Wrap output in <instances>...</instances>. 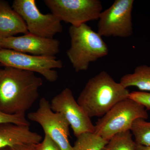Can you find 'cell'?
<instances>
[{"label":"cell","mask_w":150,"mask_h":150,"mask_svg":"<svg viewBox=\"0 0 150 150\" xmlns=\"http://www.w3.org/2000/svg\"><path fill=\"white\" fill-rule=\"evenodd\" d=\"M149 116L143 105L128 98L115 104L96 121L94 133L108 141L116 134L131 131L137 119L146 120Z\"/></svg>","instance_id":"cell-4"},{"label":"cell","mask_w":150,"mask_h":150,"mask_svg":"<svg viewBox=\"0 0 150 150\" xmlns=\"http://www.w3.org/2000/svg\"><path fill=\"white\" fill-rule=\"evenodd\" d=\"M0 150H9L8 148H2L0 149Z\"/></svg>","instance_id":"cell-23"},{"label":"cell","mask_w":150,"mask_h":150,"mask_svg":"<svg viewBox=\"0 0 150 150\" xmlns=\"http://www.w3.org/2000/svg\"><path fill=\"white\" fill-rule=\"evenodd\" d=\"M137 150H150V146H144L137 144Z\"/></svg>","instance_id":"cell-22"},{"label":"cell","mask_w":150,"mask_h":150,"mask_svg":"<svg viewBox=\"0 0 150 150\" xmlns=\"http://www.w3.org/2000/svg\"><path fill=\"white\" fill-rule=\"evenodd\" d=\"M71 47L67 56L76 71H86L90 64L107 56L108 48L98 32L84 23L69 28Z\"/></svg>","instance_id":"cell-3"},{"label":"cell","mask_w":150,"mask_h":150,"mask_svg":"<svg viewBox=\"0 0 150 150\" xmlns=\"http://www.w3.org/2000/svg\"><path fill=\"white\" fill-rule=\"evenodd\" d=\"M134 0H115L100 13L98 33L105 37H130L133 33L132 12Z\"/></svg>","instance_id":"cell-8"},{"label":"cell","mask_w":150,"mask_h":150,"mask_svg":"<svg viewBox=\"0 0 150 150\" xmlns=\"http://www.w3.org/2000/svg\"><path fill=\"white\" fill-rule=\"evenodd\" d=\"M120 83L126 88L134 86L141 91H150V67L146 65L138 66L134 73L123 75Z\"/></svg>","instance_id":"cell-14"},{"label":"cell","mask_w":150,"mask_h":150,"mask_svg":"<svg viewBox=\"0 0 150 150\" xmlns=\"http://www.w3.org/2000/svg\"><path fill=\"white\" fill-rule=\"evenodd\" d=\"M1 68H0V72H1Z\"/></svg>","instance_id":"cell-25"},{"label":"cell","mask_w":150,"mask_h":150,"mask_svg":"<svg viewBox=\"0 0 150 150\" xmlns=\"http://www.w3.org/2000/svg\"><path fill=\"white\" fill-rule=\"evenodd\" d=\"M50 105L53 111L64 116L76 137L84 133L94 132L91 118L76 100L71 89H64L52 98Z\"/></svg>","instance_id":"cell-10"},{"label":"cell","mask_w":150,"mask_h":150,"mask_svg":"<svg viewBox=\"0 0 150 150\" xmlns=\"http://www.w3.org/2000/svg\"><path fill=\"white\" fill-rule=\"evenodd\" d=\"M40 143L18 145L8 149L9 150H40Z\"/></svg>","instance_id":"cell-21"},{"label":"cell","mask_w":150,"mask_h":150,"mask_svg":"<svg viewBox=\"0 0 150 150\" xmlns=\"http://www.w3.org/2000/svg\"><path fill=\"white\" fill-rule=\"evenodd\" d=\"M2 38L0 37V43H1V40ZM0 49H1V46H0Z\"/></svg>","instance_id":"cell-24"},{"label":"cell","mask_w":150,"mask_h":150,"mask_svg":"<svg viewBox=\"0 0 150 150\" xmlns=\"http://www.w3.org/2000/svg\"><path fill=\"white\" fill-rule=\"evenodd\" d=\"M28 33L21 17L7 2L0 0V37L5 38Z\"/></svg>","instance_id":"cell-13"},{"label":"cell","mask_w":150,"mask_h":150,"mask_svg":"<svg viewBox=\"0 0 150 150\" xmlns=\"http://www.w3.org/2000/svg\"><path fill=\"white\" fill-rule=\"evenodd\" d=\"M128 98L142 105L147 110H150V92L132 91L130 92Z\"/></svg>","instance_id":"cell-19"},{"label":"cell","mask_w":150,"mask_h":150,"mask_svg":"<svg viewBox=\"0 0 150 150\" xmlns=\"http://www.w3.org/2000/svg\"><path fill=\"white\" fill-rule=\"evenodd\" d=\"M40 150H61L48 135L45 134L43 142L40 143Z\"/></svg>","instance_id":"cell-20"},{"label":"cell","mask_w":150,"mask_h":150,"mask_svg":"<svg viewBox=\"0 0 150 150\" xmlns=\"http://www.w3.org/2000/svg\"><path fill=\"white\" fill-rule=\"evenodd\" d=\"M43 83L35 73L11 67L1 69L0 110L9 114H25L38 98Z\"/></svg>","instance_id":"cell-1"},{"label":"cell","mask_w":150,"mask_h":150,"mask_svg":"<svg viewBox=\"0 0 150 150\" xmlns=\"http://www.w3.org/2000/svg\"><path fill=\"white\" fill-rule=\"evenodd\" d=\"M76 138L73 150H102L108 142L94 133H84Z\"/></svg>","instance_id":"cell-15"},{"label":"cell","mask_w":150,"mask_h":150,"mask_svg":"<svg viewBox=\"0 0 150 150\" xmlns=\"http://www.w3.org/2000/svg\"><path fill=\"white\" fill-rule=\"evenodd\" d=\"M28 118L40 124L44 133L58 145L61 150H73L69 141V124L61 113L51 109L50 103L45 98L39 101L36 111L30 112Z\"/></svg>","instance_id":"cell-9"},{"label":"cell","mask_w":150,"mask_h":150,"mask_svg":"<svg viewBox=\"0 0 150 150\" xmlns=\"http://www.w3.org/2000/svg\"><path fill=\"white\" fill-rule=\"evenodd\" d=\"M29 126L13 123H1L0 149L40 143L42 137L30 131Z\"/></svg>","instance_id":"cell-12"},{"label":"cell","mask_w":150,"mask_h":150,"mask_svg":"<svg viewBox=\"0 0 150 150\" xmlns=\"http://www.w3.org/2000/svg\"><path fill=\"white\" fill-rule=\"evenodd\" d=\"M0 64L4 67L37 73L50 82L58 79L55 69H62L63 62L56 56H35L10 49H0Z\"/></svg>","instance_id":"cell-5"},{"label":"cell","mask_w":150,"mask_h":150,"mask_svg":"<svg viewBox=\"0 0 150 150\" xmlns=\"http://www.w3.org/2000/svg\"><path fill=\"white\" fill-rule=\"evenodd\" d=\"M129 93L128 89L102 71L88 80L77 101L90 118L99 117L128 98Z\"/></svg>","instance_id":"cell-2"},{"label":"cell","mask_w":150,"mask_h":150,"mask_svg":"<svg viewBox=\"0 0 150 150\" xmlns=\"http://www.w3.org/2000/svg\"><path fill=\"white\" fill-rule=\"evenodd\" d=\"M137 144L150 146V122L143 118L134 121L131 130Z\"/></svg>","instance_id":"cell-17"},{"label":"cell","mask_w":150,"mask_h":150,"mask_svg":"<svg viewBox=\"0 0 150 150\" xmlns=\"http://www.w3.org/2000/svg\"><path fill=\"white\" fill-rule=\"evenodd\" d=\"M131 131L119 133L108 141L102 150H137Z\"/></svg>","instance_id":"cell-16"},{"label":"cell","mask_w":150,"mask_h":150,"mask_svg":"<svg viewBox=\"0 0 150 150\" xmlns=\"http://www.w3.org/2000/svg\"><path fill=\"white\" fill-rule=\"evenodd\" d=\"M44 2L61 21L74 26L98 20L102 11L99 0H45Z\"/></svg>","instance_id":"cell-6"},{"label":"cell","mask_w":150,"mask_h":150,"mask_svg":"<svg viewBox=\"0 0 150 150\" xmlns=\"http://www.w3.org/2000/svg\"><path fill=\"white\" fill-rule=\"evenodd\" d=\"M3 123L30 126V123L25 118V114H9L0 110V124Z\"/></svg>","instance_id":"cell-18"},{"label":"cell","mask_w":150,"mask_h":150,"mask_svg":"<svg viewBox=\"0 0 150 150\" xmlns=\"http://www.w3.org/2000/svg\"><path fill=\"white\" fill-rule=\"evenodd\" d=\"M12 7L24 21L28 33L46 38H54L63 31L62 21L54 14H43L35 0H15Z\"/></svg>","instance_id":"cell-7"},{"label":"cell","mask_w":150,"mask_h":150,"mask_svg":"<svg viewBox=\"0 0 150 150\" xmlns=\"http://www.w3.org/2000/svg\"><path fill=\"white\" fill-rule=\"evenodd\" d=\"M1 48L35 56H54L60 51V42L54 38L40 37L28 33L20 36L2 38Z\"/></svg>","instance_id":"cell-11"}]
</instances>
